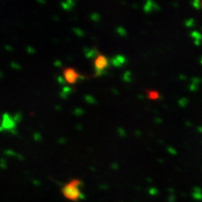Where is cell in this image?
<instances>
[{
	"label": "cell",
	"instance_id": "obj_1",
	"mask_svg": "<svg viewBox=\"0 0 202 202\" xmlns=\"http://www.w3.org/2000/svg\"><path fill=\"white\" fill-rule=\"evenodd\" d=\"M82 183L78 180H74L71 183L65 184L62 188V193L63 195L73 201L78 200L79 199H83V195L80 192L79 190V185H81Z\"/></svg>",
	"mask_w": 202,
	"mask_h": 202
},
{
	"label": "cell",
	"instance_id": "obj_2",
	"mask_svg": "<svg viewBox=\"0 0 202 202\" xmlns=\"http://www.w3.org/2000/svg\"><path fill=\"white\" fill-rule=\"evenodd\" d=\"M95 70H96V76H100V75H105L106 72L104 71V69L106 68H108L109 66V60L106 56L102 55V54H98L95 60Z\"/></svg>",
	"mask_w": 202,
	"mask_h": 202
},
{
	"label": "cell",
	"instance_id": "obj_3",
	"mask_svg": "<svg viewBox=\"0 0 202 202\" xmlns=\"http://www.w3.org/2000/svg\"><path fill=\"white\" fill-rule=\"evenodd\" d=\"M63 74H64V78H65L66 82L69 84H74L76 83L77 79H84L83 76L77 73L72 68H66L63 70Z\"/></svg>",
	"mask_w": 202,
	"mask_h": 202
},
{
	"label": "cell",
	"instance_id": "obj_4",
	"mask_svg": "<svg viewBox=\"0 0 202 202\" xmlns=\"http://www.w3.org/2000/svg\"><path fill=\"white\" fill-rule=\"evenodd\" d=\"M15 127V122L13 119H11L8 113H4L3 114V124H2V126H1V130H4L5 128L8 129V130H11V129H14Z\"/></svg>",
	"mask_w": 202,
	"mask_h": 202
},
{
	"label": "cell",
	"instance_id": "obj_5",
	"mask_svg": "<svg viewBox=\"0 0 202 202\" xmlns=\"http://www.w3.org/2000/svg\"><path fill=\"white\" fill-rule=\"evenodd\" d=\"M83 52H84V54L87 58H93L95 55L98 54V51L96 49H93V50H90V49H87V48H84L83 49Z\"/></svg>",
	"mask_w": 202,
	"mask_h": 202
},
{
	"label": "cell",
	"instance_id": "obj_6",
	"mask_svg": "<svg viewBox=\"0 0 202 202\" xmlns=\"http://www.w3.org/2000/svg\"><path fill=\"white\" fill-rule=\"evenodd\" d=\"M191 37L195 38V40H202V35L198 31H193L191 33Z\"/></svg>",
	"mask_w": 202,
	"mask_h": 202
},
{
	"label": "cell",
	"instance_id": "obj_7",
	"mask_svg": "<svg viewBox=\"0 0 202 202\" xmlns=\"http://www.w3.org/2000/svg\"><path fill=\"white\" fill-rule=\"evenodd\" d=\"M153 4H154V2H152L150 0L147 1L146 4H145V6H144V11L145 12H149L152 9V8H153Z\"/></svg>",
	"mask_w": 202,
	"mask_h": 202
},
{
	"label": "cell",
	"instance_id": "obj_8",
	"mask_svg": "<svg viewBox=\"0 0 202 202\" xmlns=\"http://www.w3.org/2000/svg\"><path fill=\"white\" fill-rule=\"evenodd\" d=\"M115 58L117 59V61L120 63V64H124L125 63V61H126V59H125V57L124 56H123V55H121V54H118V55H116L115 56Z\"/></svg>",
	"mask_w": 202,
	"mask_h": 202
},
{
	"label": "cell",
	"instance_id": "obj_9",
	"mask_svg": "<svg viewBox=\"0 0 202 202\" xmlns=\"http://www.w3.org/2000/svg\"><path fill=\"white\" fill-rule=\"evenodd\" d=\"M130 75H131L130 71H125L124 72V74L123 76V79H124V81L125 83H129L130 82Z\"/></svg>",
	"mask_w": 202,
	"mask_h": 202
},
{
	"label": "cell",
	"instance_id": "obj_10",
	"mask_svg": "<svg viewBox=\"0 0 202 202\" xmlns=\"http://www.w3.org/2000/svg\"><path fill=\"white\" fill-rule=\"evenodd\" d=\"M109 62H110V64H112L114 67H117V68H120V67H122V64H120L118 61H117V59L114 57V58H111L110 60H109Z\"/></svg>",
	"mask_w": 202,
	"mask_h": 202
},
{
	"label": "cell",
	"instance_id": "obj_11",
	"mask_svg": "<svg viewBox=\"0 0 202 202\" xmlns=\"http://www.w3.org/2000/svg\"><path fill=\"white\" fill-rule=\"evenodd\" d=\"M195 24V20L194 19H188L186 22H185V25L188 26V27H191Z\"/></svg>",
	"mask_w": 202,
	"mask_h": 202
},
{
	"label": "cell",
	"instance_id": "obj_12",
	"mask_svg": "<svg viewBox=\"0 0 202 202\" xmlns=\"http://www.w3.org/2000/svg\"><path fill=\"white\" fill-rule=\"evenodd\" d=\"M117 32H118V34L120 35V36H125L126 35V31L123 28V27H118L117 28Z\"/></svg>",
	"mask_w": 202,
	"mask_h": 202
},
{
	"label": "cell",
	"instance_id": "obj_13",
	"mask_svg": "<svg viewBox=\"0 0 202 202\" xmlns=\"http://www.w3.org/2000/svg\"><path fill=\"white\" fill-rule=\"evenodd\" d=\"M73 31H74L79 37H83V30H81L80 28H73Z\"/></svg>",
	"mask_w": 202,
	"mask_h": 202
},
{
	"label": "cell",
	"instance_id": "obj_14",
	"mask_svg": "<svg viewBox=\"0 0 202 202\" xmlns=\"http://www.w3.org/2000/svg\"><path fill=\"white\" fill-rule=\"evenodd\" d=\"M84 99H85L86 102H88V103H91V104H94V103H95L94 98H93L91 96H85V97H84Z\"/></svg>",
	"mask_w": 202,
	"mask_h": 202
},
{
	"label": "cell",
	"instance_id": "obj_15",
	"mask_svg": "<svg viewBox=\"0 0 202 202\" xmlns=\"http://www.w3.org/2000/svg\"><path fill=\"white\" fill-rule=\"evenodd\" d=\"M90 18H91L93 21L98 22V19H99V15H98V13H93L92 15H90Z\"/></svg>",
	"mask_w": 202,
	"mask_h": 202
},
{
	"label": "cell",
	"instance_id": "obj_16",
	"mask_svg": "<svg viewBox=\"0 0 202 202\" xmlns=\"http://www.w3.org/2000/svg\"><path fill=\"white\" fill-rule=\"evenodd\" d=\"M187 102H188V101H187L186 98H182V99L179 100V104H180L181 107H185L186 104H187Z\"/></svg>",
	"mask_w": 202,
	"mask_h": 202
},
{
	"label": "cell",
	"instance_id": "obj_17",
	"mask_svg": "<svg viewBox=\"0 0 202 202\" xmlns=\"http://www.w3.org/2000/svg\"><path fill=\"white\" fill-rule=\"evenodd\" d=\"M61 6H62V8H65V9H70V6L68 4V2L66 1V2H61Z\"/></svg>",
	"mask_w": 202,
	"mask_h": 202
},
{
	"label": "cell",
	"instance_id": "obj_18",
	"mask_svg": "<svg viewBox=\"0 0 202 202\" xmlns=\"http://www.w3.org/2000/svg\"><path fill=\"white\" fill-rule=\"evenodd\" d=\"M62 92L68 95V94H69V93L71 92V88H70V87H68V86H64V87H63Z\"/></svg>",
	"mask_w": 202,
	"mask_h": 202
},
{
	"label": "cell",
	"instance_id": "obj_19",
	"mask_svg": "<svg viewBox=\"0 0 202 202\" xmlns=\"http://www.w3.org/2000/svg\"><path fill=\"white\" fill-rule=\"evenodd\" d=\"M73 113H74L75 115H81V114L83 113V110L81 109H79V108H77V109H75L73 110Z\"/></svg>",
	"mask_w": 202,
	"mask_h": 202
},
{
	"label": "cell",
	"instance_id": "obj_20",
	"mask_svg": "<svg viewBox=\"0 0 202 202\" xmlns=\"http://www.w3.org/2000/svg\"><path fill=\"white\" fill-rule=\"evenodd\" d=\"M192 5H193L194 8H200V2L198 1V0L194 1V2L192 3Z\"/></svg>",
	"mask_w": 202,
	"mask_h": 202
},
{
	"label": "cell",
	"instance_id": "obj_21",
	"mask_svg": "<svg viewBox=\"0 0 202 202\" xmlns=\"http://www.w3.org/2000/svg\"><path fill=\"white\" fill-rule=\"evenodd\" d=\"M13 120H14L15 123H16V122H19V121L21 120V114H20V113H16V114L14 115V117H13Z\"/></svg>",
	"mask_w": 202,
	"mask_h": 202
},
{
	"label": "cell",
	"instance_id": "obj_22",
	"mask_svg": "<svg viewBox=\"0 0 202 202\" xmlns=\"http://www.w3.org/2000/svg\"><path fill=\"white\" fill-rule=\"evenodd\" d=\"M10 67H11L12 68H16V69H20V68H21L20 66H19L18 64L14 63V62H11V63H10Z\"/></svg>",
	"mask_w": 202,
	"mask_h": 202
},
{
	"label": "cell",
	"instance_id": "obj_23",
	"mask_svg": "<svg viewBox=\"0 0 202 202\" xmlns=\"http://www.w3.org/2000/svg\"><path fill=\"white\" fill-rule=\"evenodd\" d=\"M117 131H118V133L120 134V136H122V137H124V136H125V132H124L121 127H118Z\"/></svg>",
	"mask_w": 202,
	"mask_h": 202
},
{
	"label": "cell",
	"instance_id": "obj_24",
	"mask_svg": "<svg viewBox=\"0 0 202 202\" xmlns=\"http://www.w3.org/2000/svg\"><path fill=\"white\" fill-rule=\"evenodd\" d=\"M4 153H5V154H8V155H15V156H16V154H17L13 153V152L10 151V150H7V151H5Z\"/></svg>",
	"mask_w": 202,
	"mask_h": 202
},
{
	"label": "cell",
	"instance_id": "obj_25",
	"mask_svg": "<svg viewBox=\"0 0 202 202\" xmlns=\"http://www.w3.org/2000/svg\"><path fill=\"white\" fill-rule=\"evenodd\" d=\"M57 81H58V83H61V84H64V83H65V81H64V79H63L61 76H58V77H57Z\"/></svg>",
	"mask_w": 202,
	"mask_h": 202
},
{
	"label": "cell",
	"instance_id": "obj_26",
	"mask_svg": "<svg viewBox=\"0 0 202 202\" xmlns=\"http://www.w3.org/2000/svg\"><path fill=\"white\" fill-rule=\"evenodd\" d=\"M199 82H200V80L198 79V78H193V79H192V83H194V84H196V85H197Z\"/></svg>",
	"mask_w": 202,
	"mask_h": 202
},
{
	"label": "cell",
	"instance_id": "obj_27",
	"mask_svg": "<svg viewBox=\"0 0 202 202\" xmlns=\"http://www.w3.org/2000/svg\"><path fill=\"white\" fill-rule=\"evenodd\" d=\"M34 139H35V140H37V141L40 140V136H39V134H38V133H35V134H34Z\"/></svg>",
	"mask_w": 202,
	"mask_h": 202
},
{
	"label": "cell",
	"instance_id": "obj_28",
	"mask_svg": "<svg viewBox=\"0 0 202 202\" xmlns=\"http://www.w3.org/2000/svg\"><path fill=\"white\" fill-rule=\"evenodd\" d=\"M26 51H27V53H33L35 51H34V49L32 48V47H30V46H28L27 48H26Z\"/></svg>",
	"mask_w": 202,
	"mask_h": 202
},
{
	"label": "cell",
	"instance_id": "obj_29",
	"mask_svg": "<svg viewBox=\"0 0 202 202\" xmlns=\"http://www.w3.org/2000/svg\"><path fill=\"white\" fill-rule=\"evenodd\" d=\"M168 151H169L170 154H176V151H175L173 148H171V147H168Z\"/></svg>",
	"mask_w": 202,
	"mask_h": 202
},
{
	"label": "cell",
	"instance_id": "obj_30",
	"mask_svg": "<svg viewBox=\"0 0 202 202\" xmlns=\"http://www.w3.org/2000/svg\"><path fill=\"white\" fill-rule=\"evenodd\" d=\"M189 88H190V90H191V91H196V90H197V85H196V84H194V83H192V84L189 86Z\"/></svg>",
	"mask_w": 202,
	"mask_h": 202
},
{
	"label": "cell",
	"instance_id": "obj_31",
	"mask_svg": "<svg viewBox=\"0 0 202 202\" xmlns=\"http://www.w3.org/2000/svg\"><path fill=\"white\" fill-rule=\"evenodd\" d=\"M54 66H55V67H61V66H62V64H61V62H60L59 60H55V62H54Z\"/></svg>",
	"mask_w": 202,
	"mask_h": 202
},
{
	"label": "cell",
	"instance_id": "obj_32",
	"mask_svg": "<svg viewBox=\"0 0 202 202\" xmlns=\"http://www.w3.org/2000/svg\"><path fill=\"white\" fill-rule=\"evenodd\" d=\"M60 97H61L62 98H68V95L65 94V93H63V92H60Z\"/></svg>",
	"mask_w": 202,
	"mask_h": 202
},
{
	"label": "cell",
	"instance_id": "obj_33",
	"mask_svg": "<svg viewBox=\"0 0 202 202\" xmlns=\"http://www.w3.org/2000/svg\"><path fill=\"white\" fill-rule=\"evenodd\" d=\"M111 168H112L113 169H118V165H117L116 163H113V164H111Z\"/></svg>",
	"mask_w": 202,
	"mask_h": 202
},
{
	"label": "cell",
	"instance_id": "obj_34",
	"mask_svg": "<svg viewBox=\"0 0 202 202\" xmlns=\"http://www.w3.org/2000/svg\"><path fill=\"white\" fill-rule=\"evenodd\" d=\"M67 2H68V4L71 8H72V6L74 5V2H73V1H71V0H68Z\"/></svg>",
	"mask_w": 202,
	"mask_h": 202
},
{
	"label": "cell",
	"instance_id": "obj_35",
	"mask_svg": "<svg viewBox=\"0 0 202 202\" xmlns=\"http://www.w3.org/2000/svg\"><path fill=\"white\" fill-rule=\"evenodd\" d=\"M156 96H158L156 93H151V98H156Z\"/></svg>",
	"mask_w": 202,
	"mask_h": 202
},
{
	"label": "cell",
	"instance_id": "obj_36",
	"mask_svg": "<svg viewBox=\"0 0 202 202\" xmlns=\"http://www.w3.org/2000/svg\"><path fill=\"white\" fill-rule=\"evenodd\" d=\"M1 167H2L3 169H4V168H6V166H5V162H4V159H3V158L1 159Z\"/></svg>",
	"mask_w": 202,
	"mask_h": 202
},
{
	"label": "cell",
	"instance_id": "obj_37",
	"mask_svg": "<svg viewBox=\"0 0 202 202\" xmlns=\"http://www.w3.org/2000/svg\"><path fill=\"white\" fill-rule=\"evenodd\" d=\"M153 8H155V9H159V6H158V5H156V4H154V3L153 4Z\"/></svg>",
	"mask_w": 202,
	"mask_h": 202
},
{
	"label": "cell",
	"instance_id": "obj_38",
	"mask_svg": "<svg viewBox=\"0 0 202 202\" xmlns=\"http://www.w3.org/2000/svg\"><path fill=\"white\" fill-rule=\"evenodd\" d=\"M9 132H10L11 134H13V135H16V134H17V132H16L15 129H11V130H9Z\"/></svg>",
	"mask_w": 202,
	"mask_h": 202
},
{
	"label": "cell",
	"instance_id": "obj_39",
	"mask_svg": "<svg viewBox=\"0 0 202 202\" xmlns=\"http://www.w3.org/2000/svg\"><path fill=\"white\" fill-rule=\"evenodd\" d=\"M58 142H59V143H64V142H65V139H58Z\"/></svg>",
	"mask_w": 202,
	"mask_h": 202
},
{
	"label": "cell",
	"instance_id": "obj_40",
	"mask_svg": "<svg viewBox=\"0 0 202 202\" xmlns=\"http://www.w3.org/2000/svg\"><path fill=\"white\" fill-rule=\"evenodd\" d=\"M198 131L202 133V126H199V127H198Z\"/></svg>",
	"mask_w": 202,
	"mask_h": 202
},
{
	"label": "cell",
	"instance_id": "obj_41",
	"mask_svg": "<svg viewBox=\"0 0 202 202\" xmlns=\"http://www.w3.org/2000/svg\"><path fill=\"white\" fill-rule=\"evenodd\" d=\"M195 44H196V45H199V44H200V41H199V40H195Z\"/></svg>",
	"mask_w": 202,
	"mask_h": 202
},
{
	"label": "cell",
	"instance_id": "obj_42",
	"mask_svg": "<svg viewBox=\"0 0 202 202\" xmlns=\"http://www.w3.org/2000/svg\"><path fill=\"white\" fill-rule=\"evenodd\" d=\"M5 48H6L7 50H8V51H11V48H10L9 46H8V45H6V46H5Z\"/></svg>",
	"mask_w": 202,
	"mask_h": 202
},
{
	"label": "cell",
	"instance_id": "obj_43",
	"mask_svg": "<svg viewBox=\"0 0 202 202\" xmlns=\"http://www.w3.org/2000/svg\"><path fill=\"white\" fill-rule=\"evenodd\" d=\"M135 134H136L137 136H139V135H140V132L137 130V131H135Z\"/></svg>",
	"mask_w": 202,
	"mask_h": 202
},
{
	"label": "cell",
	"instance_id": "obj_44",
	"mask_svg": "<svg viewBox=\"0 0 202 202\" xmlns=\"http://www.w3.org/2000/svg\"><path fill=\"white\" fill-rule=\"evenodd\" d=\"M155 122H158V123H161V120H160L159 118H156V119H155Z\"/></svg>",
	"mask_w": 202,
	"mask_h": 202
},
{
	"label": "cell",
	"instance_id": "obj_45",
	"mask_svg": "<svg viewBox=\"0 0 202 202\" xmlns=\"http://www.w3.org/2000/svg\"><path fill=\"white\" fill-rule=\"evenodd\" d=\"M77 128L78 129H82V125L81 124H77Z\"/></svg>",
	"mask_w": 202,
	"mask_h": 202
},
{
	"label": "cell",
	"instance_id": "obj_46",
	"mask_svg": "<svg viewBox=\"0 0 202 202\" xmlns=\"http://www.w3.org/2000/svg\"><path fill=\"white\" fill-rule=\"evenodd\" d=\"M16 156H17V157H18L19 159H23V157H22V156H21L20 154H16Z\"/></svg>",
	"mask_w": 202,
	"mask_h": 202
},
{
	"label": "cell",
	"instance_id": "obj_47",
	"mask_svg": "<svg viewBox=\"0 0 202 202\" xmlns=\"http://www.w3.org/2000/svg\"><path fill=\"white\" fill-rule=\"evenodd\" d=\"M180 78H181V79H184L185 77H184V76H183V75H180Z\"/></svg>",
	"mask_w": 202,
	"mask_h": 202
},
{
	"label": "cell",
	"instance_id": "obj_48",
	"mask_svg": "<svg viewBox=\"0 0 202 202\" xmlns=\"http://www.w3.org/2000/svg\"><path fill=\"white\" fill-rule=\"evenodd\" d=\"M112 91H113V92H114L115 94H117V91H116V89H112Z\"/></svg>",
	"mask_w": 202,
	"mask_h": 202
},
{
	"label": "cell",
	"instance_id": "obj_49",
	"mask_svg": "<svg viewBox=\"0 0 202 202\" xmlns=\"http://www.w3.org/2000/svg\"><path fill=\"white\" fill-rule=\"evenodd\" d=\"M139 98H143V96H140V95H139Z\"/></svg>",
	"mask_w": 202,
	"mask_h": 202
},
{
	"label": "cell",
	"instance_id": "obj_50",
	"mask_svg": "<svg viewBox=\"0 0 202 202\" xmlns=\"http://www.w3.org/2000/svg\"><path fill=\"white\" fill-rule=\"evenodd\" d=\"M200 62H201V64H202V58H201V59H200Z\"/></svg>",
	"mask_w": 202,
	"mask_h": 202
}]
</instances>
